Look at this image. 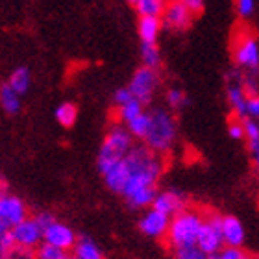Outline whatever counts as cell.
I'll list each match as a JSON object with an SVG mask.
<instances>
[{
    "label": "cell",
    "mask_w": 259,
    "mask_h": 259,
    "mask_svg": "<svg viewBox=\"0 0 259 259\" xmlns=\"http://www.w3.org/2000/svg\"><path fill=\"white\" fill-rule=\"evenodd\" d=\"M128 182L122 191V198L132 209L152 207L157 196V180L163 172V159L146 145L134 146L126 156Z\"/></svg>",
    "instance_id": "cell-1"
},
{
    "label": "cell",
    "mask_w": 259,
    "mask_h": 259,
    "mask_svg": "<svg viewBox=\"0 0 259 259\" xmlns=\"http://www.w3.org/2000/svg\"><path fill=\"white\" fill-rule=\"evenodd\" d=\"M204 215L202 211L187 207L185 211L174 215L170 219V228L165 237V243L168 244V248L178 250L185 248V246H194L198 243V235L204 224Z\"/></svg>",
    "instance_id": "cell-2"
},
{
    "label": "cell",
    "mask_w": 259,
    "mask_h": 259,
    "mask_svg": "<svg viewBox=\"0 0 259 259\" xmlns=\"http://www.w3.org/2000/svg\"><path fill=\"white\" fill-rule=\"evenodd\" d=\"M150 128L145 137V145L156 154H167L176 143V120L165 109L150 111Z\"/></svg>",
    "instance_id": "cell-3"
},
{
    "label": "cell",
    "mask_w": 259,
    "mask_h": 259,
    "mask_svg": "<svg viewBox=\"0 0 259 259\" xmlns=\"http://www.w3.org/2000/svg\"><path fill=\"white\" fill-rule=\"evenodd\" d=\"M134 148V135L124 126H111L104 137V143L98 152V163H108L122 159Z\"/></svg>",
    "instance_id": "cell-4"
},
{
    "label": "cell",
    "mask_w": 259,
    "mask_h": 259,
    "mask_svg": "<svg viewBox=\"0 0 259 259\" xmlns=\"http://www.w3.org/2000/svg\"><path fill=\"white\" fill-rule=\"evenodd\" d=\"M222 219L224 215H219L215 211H205L204 224L198 235V246L205 255H217L226 248L224 233H222Z\"/></svg>",
    "instance_id": "cell-5"
},
{
    "label": "cell",
    "mask_w": 259,
    "mask_h": 259,
    "mask_svg": "<svg viewBox=\"0 0 259 259\" xmlns=\"http://www.w3.org/2000/svg\"><path fill=\"white\" fill-rule=\"evenodd\" d=\"M26 219V204L15 194L2 193L0 196V232H10Z\"/></svg>",
    "instance_id": "cell-6"
},
{
    "label": "cell",
    "mask_w": 259,
    "mask_h": 259,
    "mask_svg": "<svg viewBox=\"0 0 259 259\" xmlns=\"http://www.w3.org/2000/svg\"><path fill=\"white\" fill-rule=\"evenodd\" d=\"M233 60L239 67L257 72L259 67V43L248 32H241L233 43Z\"/></svg>",
    "instance_id": "cell-7"
},
{
    "label": "cell",
    "mask_w": 259,
    "mask_h": 259,
    "mask_svg": "<svg viewBox=\"0 0 259 259\" xmlns=\"http://www.w3.org/2000/svg\"><path fill=\"white\" fill-rule=\"evenodd\" d=\"M157 85H159L157 70L148 69V67H139L134 72V76H132L128 89L137 100H141L143 104H148L154 98V95H156Z\"/></svg>",
    "instance_id": "cell-8"
},
{
    "label": "cell",
    "mask_w": 259,
    "mask_h": 259,
    "mask_svg": "<svg viewBox=\"0 0 259 259\" xmlns=\"http://www.w3.org/2000/svg\"><path fill=\"white\" fill-rule=\"evenodd\" d=\"M194 15L191 13L182 0L178 2H168L165 11L161 15L163 28H167L170 32H184L193 24Z\"/></svg>",
    "instance_id": "cell-9"
},
{
    "label": "cell",
    "mask_w": 259,
    "mask_h": 259,
    "mask_svg": "<svg viewBox=\"0 0 259 259\" xmlns=\"http://www.w3.org/2000/svg\"><path fill=\"white\" fill-rule=\"evenodd\" d=\"M10 232L13 235V239H15L17 246L37 250L39 244H43V228L39 226V222L35 219L28 217L26 221L21 222L19 226H15Z\"/></svg>",
    "instance_id": "cell-10"
},
{
    "label": "cell",
    "mask_w": 259,
    "mask_h": 259,
    "mask_svg": "<svg viewBox=\"0 0 259 259\" xmlns=\"http://www.w3.org/2000/svg\"><path fill=\"white\" fill-rule=\"evenodd\" d=\"M168 228H170V217L154 209V207H150L139 219V230L145 233L146 237L165 239L168 233Z\"/></svg>",
    "instance_id": "cell-11"
},
{
    "label": "cell",
    "mask_w": 259,
    "mask_h": 259,
    "mask_svg": "<svg viewBox=\"0 0 259 259\" xmlns=\"http://www.w3.org/2000/svg\"><path fill=\"white\" fill-rule=\"evenodd\" d=\"M76 241H78V237H76L74 230L60 221H54L50 226L43 230V243L58 246L61 250H67V252L74 248Z\"/></svg>",
    "instance_id": "cell-12"
},
{
    "label": "cell",
    "mask_w": 259,
    "mask_h": 259,
    "mask_svg": "<svg viewBox=\"0 0 259 259\" xmlns=\"http://www.w3.org/2000/svg\"><path fill=\"white\" fill-rule=\"evenodd\" d=\"M152 207L157 211H161V213H165V215H168L172 219L174 215H178V213L187 209L189 205H187L185 194H182L180 191L168 189V191H159V193H157Z\"/></svg>",
    "instance_id": "cell-13"
},
{
    "label": "cell",
    "mask_w": 259,
    "mask_h": 259,
    "mask_svg": "<svg viewBox=\"0 0 259 259\" xmlns=\"http://www.w3.org/2000/svg\"><path fill=\"white\" fill-rule=\"evenodd\" d=\"M222 233H224V243H226L228 248H243L244 228L237 217L224 215V219H222Z\"/></svg>",
    "instance_id": "cell-14"
},
{
    "label": "cell",
    "mask_w": 259,
    "mask_h": 259,
    "mask_svg": "<svg viewBox=\"0 0 259 259\" xmlns=\"http://www.w3.org/2000/svg\"><path fill=\"white\" fill-rule=\"evenodd\" d=\"M228 102L232 106V109L235 111L237 119L246 117V106H248V93L244 91L243 83H230L226 91Z\"/></svg>",
    "instance_id": "cell-15"
},
{
    "label": "cell",
    "mask_w": 259,
    "mask_h": 259,
    "mask_svg": "<svg viewBox=\"0 0 259 259\" xmlns=\"http://www.w3.org/2000/svg\"><path fill=\"white\" fill-rule=\"evenodd\" d=\"M163 22L159 17H139V22H137V32L143 43H156Z\"/></svg>",
    "instance_id": "cell-16"
},
{
    "label": "cell",
    "mask_w": 259,
    "mask_h": 259,
    "mask_svg": "<svg viewBox=\"0 0 259 259\" xmlns=\"http://www.w3.org/2000/svg\"><path fill=\"white\" fill-rule=\"evenodd\" d=\"M72 255L76 259H104L102 250L98 248V244L91 237H85V235L78 237L74 248H72Z\"/></svg>",
    "instance_id": "cell-17"
},
{
    "label": "cell",
    "mask_w": 259,
    "mask_h": 259,
    "mask_svg": "<svg viewBox=\"0 0 259 259\" xmlns=\"http://www.w3.org/2000/svg\"><path fill=\"white\" fill-rule=\"evenodd\" d=\"M0 106L8 115H17L21 111V95L13 91L10 83H2L0 87Z\"/></svg>",
    "instance_id": "cell-18"
},
{
    "label": "cell",
    "mask_w": 259,
    "mask_h": 259,
    "mask_svg": "<svg viewBox=\"0 0 259 259\" xmlns=\"http://www.w3.org/2000/svg\"><path fill=\"white\" fill-rule=\"evenodd\" d=\"M167 4V0H137L134 6L139 17H159L161 19Z\"/></svg>",
    "instance_id": "cell-19"
},
{
    "label": "cell",
    "mask_w": 259,
    "mask_h": 259,
    "mask_svg": "<svg viewBox=\"0 0 259 259\" xmlns=\"http://www.w3.org/2000/svg\"><path fill=\"white\" fill-rule=\"evenodd\" d=\"M30 81H32V78H30V70L26 67H17L10 74V78H8L10 87L13 91L19 93V95H24L30 89Z\"/></svg>",
    "instance_id": "cell-20"
},
{
    "label": "cell",
    "mask_w": 259,
    "mask_h": 259,
    "mask_svg": "<svg viewBox=\"0 0 259 259\" xmlns=\"http://www.w3.org/2000/svg\"><path fill=\"white\" fill-rule=\"evenodd\" d=\"M54 115H56V120L63 128H70V126H74L76 119H78V108L72 102H63L56 108Z\"/></svg>",
    "instance_id": "cell-21"
},
{
    "label": "cell",
    "mask_w": 259,
    "mask_h": 259,
    "mask_svg": "<svg viewBox=\"0 0 259 259\" xmlns=\"http://www.w3.org/2000/svg\"><path fill=\"white\" fill-rule=\"evenodd\" d=\"M143 106H145V104L141 102V100L132 98L124 106H119V108H117V117H119V120H122V122L128 124L130 120H134L135 117H139V115L145 113V111H143Z\"/></svg>",
    "instance_id": "cell-22"
},
{
    "label": "cell",
    "mask_w": 259,
    "mask_h": 259,
    "mask_svg": "<svg viewBox=\"0 0 259 259\" xmlns=\"http://www.w3.org/2000/svg\"><path fill=\"white\" fill-rule=\"evenodd\" d=\"M141 60H143V67L148 69H156L161 63V54L157 49L156 43H143L141 45Z\"/></svg>",
    "instance_id": "cell-23"
},
{
    "label": "cell",
    "mask_w": 259,
    "mask_h": 259,
    "mask_svg": "<svg viewBox=\"0 0 259 259\" xmlns=\"http://www.w3.org/2000/svg\"><path fill=\"white\" fill-rule=\"evenodd\" d=\"M126 128H128V132L134 135V137L145 141L146 134H148V128H150V115L143 113V115H139V117H135L134 120H130L128 124H126Z\"/></svg>",
    "instance_id": "cell-24"
},
{
    "label": "cell",
    "mask_w": 259,
    "mask_h": 259,
    "mask_svg": "<svg viewBox=\"0 0 259 259\" xmlns=\"http://www.w3.org/2000/svg\"><path fill=\"white\" fill-rule=\"evenodd\" d=\"M69 255L67 250H61L58 246H52V244H39L37 250H35V259H65Z\"/></svg>",
    "instance_id": "cell-25"
},
{
    "label": "cell",
    "mask_w": 259,
    "mask_h": 259,
    "mask_svg": "<svg viewBox=\"0 0 259 259\" xmlns=\"http://www.w3.org/2000/svg\"><path fill=\"white\" fill-rule=\"evenodd\" d=\"M174 259H209V255H205L202 250L194 244V246H185V248L172 250Z\"/></svg>",
    "instance_id": "cell-26"
},
{
    "label": "cell",
    "mask_w": 259,
    "mask_h": 259,
    "mask_svg": "<svg viewBox=\"0 0 259 259\" xmlns=\"http://www.w3.org/2000/svg\"><path fill=\"white\" fill-rule=\"evenodd\" d=\"M209 259H255L243 248H224L221 254L217 255H209Z\"/></svg>",
    "instance_id": "cell-27"
},
{
    "label": "cell",
    "mask_w": 259,
    "mask_h": 259,
    "mask_svg": "<svg viewBox=\"0 0 259 259\" xmlns=\"http://www.w3.org/2000/svg\"><path fill=\"white\" fill-rule=\"evenodd\" d=\"M187 102V98H185V93L178 87H172V89H168L167 91V104L170 108L178 109V108H184V104Z\"/></svg>",
    "instance_id": "cell-28"
},
{
    "label": "cell",
    "mask_w": 259,
    "mask_h": 259,
    "mask_svg": "<svg viewBox=\"0 0 259 259\" xmlns=\"http://www.w3.org/2000/svg\"><path fill=\"white\" fill-rule=\"evenodd\" d=\"M228 134L235 141L246 139V132H244V120L243 119H232L228 122Z\"/></svg>",
    "instance_id": "cell-29"
},
{
    "label": "cell",
    "mask_w": 259,
    "mask_h": 259,
    "mask_svg": "<svg viewBox=\"0 0 259 259\" xmlns=\"http://www.w3.org/2000/svg\"><path fill=\"white\" fill-rule=\"evenodd\" d=\"M2 259H35V250L24 248V246H15L8 254L2 255Z\"/></svg>",
    "instance_id": "cell-30"
},
{
    "label": "cell",
    "mask_w": 259,
    "mask_h": 259,
    "mask_svg": "<svg viewBox=\"0 0 259 259\" xmlns=\"http://www.w3.org/2000/svg\"><path fill=\"white\" fill-rule=\"evenodd\" d=\"M255 0H235V10H237L241 19H246L254 13Z\"/></svg>",
    "instance_id": "cell-31"
},
{
    "label": "cell",
    "mask_w": 259,
    "mask_h": 259,
    "mask_svg": "<svg viewBox=\"0 0 259 259\" xmlns=\"http://www.w3.org/2000/svg\"><path fill=\"white\" fill-rule=\"evenodd\" d=\"M15 239L11 235V232H2L0 233V250H2V255L8 254L10 250L15 248Z\"/></svg>",
    "instance_id": "cell-32"
},
{
    "label": "cell",
    "mask_w": 259,
    "mask_h": 259,
    "mask_svg": "<svg viewBox=\"0 0 259 259\" xmlns=\"http://www.w3.org/2000/svg\"><path fill=\"white\" fill-rule=\"evenodd\" d=\"M132 98H135L134 95H132V91H130L128 87H122V89H117V91H115L113 102L117 104V108H119V106H124L126 102H130Z\"/></svg>",
    "instance_id": "cell-33"
},
{
    "label": "cell",
    "mask_w": 259,
    "mask_h": 259,
    "mask_svg": "<svg viewBox=\"0 0 259 259\" xmlns=\"http://www.w3.org/2000/svg\"><path fill=\"white\" fill-rule=\"evenodd\" d=\"M246 117H248V119L259 120V95H257V97H248V106H246Z\"/></svg>",
    "instance_id": "cell-34"
},
{
    "label": "cell",
    "mask_w": 259,
    "mask_h": 259,
    "mask_svg": "<svg viewBox=\"0 0 259 259\" xmlns=\"http://www.w3.org/2000/svg\"><path fill=\"white\" fill-rule=\"evenodd\" d=\"M185 4V8L193 13V15H200L202 11H204V4H205V0H182Z\"/></svg>",
    "instance_id": "cell-35"
},
{
    "label": "cell",
    "mask_w": 259,
    "mask_h": 259,
    "mask_svg": "<svg viewBox=\"0 0 259 259\" xmlns=\"http://www.w3.org/2000/svg\"><path fill=\"white\" fill-rule=\"evenodd\" d=\"M33 219H35V221L39 222V226L43 228V230L47 226H50V224H52V222L56 221L54 215H52V213H49V211H41V213H37V215L33 217Z\"/></svg>",
    "instance_id": "cell-36"
},
{
    "label": "cell",
    "mask_w": 259,
    "mask_h": 259,
    "mask_svg": "<svg viewBox=\"0 0 259 259\" xmlns=\"http://www.w3.org/2000/svg\"><path fill=\"white\" fill-rule=\"evenodd\" d=\"M254 163H255V167H257V170H259V152H257V154H254Z\"/></svg>",
    "instance_id": "cell-37"
},
{
    "label": "cell",
    "mask_w": 259,
    "mask_h": 259,
    "mask_svg": "<svg viewBox=\"0 0 259 259\" xmlns=\"http://www.w3.org/2000/svg\"><path fill=\"white\" fill-rule=\"evenodd\" d=\"M65 259H76V257H74V255H72V254H69V255H67V257H65Z\"/></svg>",
    "instance_id": "cell-38"
},
{
    "label": "cell",
    "mask_w": 259,
    "mask_h": 259,
    "mask_svg": "<svg viewBox=\"0 0 259 259\" xmlns=\"http://www.w3.org/2000/svg\"><path fill=\"white\" fill-rule=\"evenodd\" d=\"M128 2H132V4H135V2H137V0H128Z\"/></svg>",
    "instance_id": "cell-39"
},
{
    "label": "cell",
    "mask_w": 259,
    "mask_h": 259,
    "mask_svg": "<svg viewBox=\"0 0 259 259\" xmlns=\"http://www.w3.org/2000/svg\"><path fill=\"white\" fill-rule=\"evenodd\" d=\"M167 2H178V0H167Z\"/></svg>",
    "instance_id": "cell-40"
},
{
    "label": "cell",
    "mask_w": 259,
    "mask_h": 259,
    "mask_svg": "<svg viewBox=\"0 0 259 259\" xmlns=\"http://www.w3.org/2000/svg\"><path fill=\"white\" fill-rule=\"evenodd\" d=\"M255 259H259V255H257V257H255Z\"/></svg>",
    "instance_id": "cell-41"
}]
</instances>
